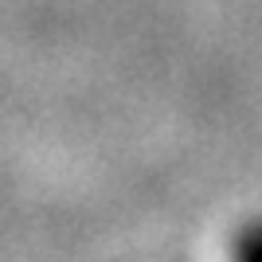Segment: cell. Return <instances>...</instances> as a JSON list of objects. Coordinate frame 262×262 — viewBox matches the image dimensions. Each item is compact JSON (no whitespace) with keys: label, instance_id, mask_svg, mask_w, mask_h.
Returning a JSON list of instances; mask_svg holds the SVG:
<instances>
[{"label":"cell","instance_id":"obj_1","mask_svg":"<svg viewBox=\"0 0 262 262\" xmlns=\"http://www.w3.org/2000/svg\"><path fill=\"white\" fill-rule=\"evenodd\" d=\"M235 262H262V219L243 223L235 235Z\"/></svg>","mask_w":262,"mask_h":262}]
</instances>
